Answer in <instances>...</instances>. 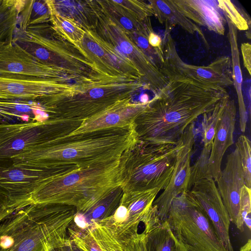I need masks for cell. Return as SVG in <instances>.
<instances>
[{"label":"cell","instance_id":"obj_1","mask_svg":"<svg viewBox=\"0 0 251 251\" xmlns=\"http://www.w3.org/2000/svg\"><path fill=\"white\" fill-rule=\"evenodd\" d=\"M168 80L134 121L135 131L142 142L176 143L189 125L228 94L225 88L176 77Z\"/></svg>","mask_w":251,"mask_h":251},{"label":"cell","instance_id":"obj_2","mask_svg":"<svg viewBox=\"0 0 251 251\" xmlns=\"http://www.w3.org/2000/svg\"><path fill=\"white\" fill-rule=\"evenodd\" d=\"M139 141L133 124L59 137L2 163L33 170L72 171L117 160Z\"/></svg>","mask_w":251,"mask_h":251},{"label":"cell","instance_id":"obj_3","mask_svg":"<svg viewBox=\"0 0 251 251\" xmlns=\"http://www.w3.org/2000/svg\"><path fill=\"white\" fill-rule=\"evenodd\" d=\"M76 213L71 206L33 204L0 221V251H49L70 242L68 229Z\"/></svg>","mask_w":251,"mask_h":251},{"label":"cell","instance_id":"obj_4","mask_svg":"<svg viewBox=\"0 0 251 251\" xmlns=\"http://www.w3.org/2000/svg\"><path fill=\"white\" fill-rule=\"evenodd\" d=\"M119 159L48 178L31 194L25 207L60 204L73 206L77 212L87 211L120 186Z\"/></svg>","mask_w":251,"mask_h":251},{"label":"cell","instance_id":"obj_5","mask_svg":"<svg viewBox=\"0 0 251 251\" xmlns=\"http://www.w3.org/2000/svg\"><path fill=\"white\" fill-rule=\"evenodd\" d=\"M182 136L174 144L139 141L120 158V187L124 192L164 190L171 177Z\"/></svg>","mask_w":251,"mask_h":251},{"label":"cell","instance_id":"obj_6","mask_svg":"<svg viewBox=\"0 0 251 251\" xmlns=\"http://www.w3.org/2000/svg\"><path fill=\"white\" fill-rule=\"evenodd\" d=\"M167 220L189 251H228L218 238L205 212L190 191L173 200Z\"/></svg>","mask_w":251,"mask_h":251},{"label":"cell","instance_id":"obj_7","mask_svg":"<svg viewBox=\"0 0 251 251\" xmlns=\"http://www.w3.org/2000/svg\"><path fill=\"white\" fill-rule=\"evenodd\" d=\"M82 122L51 117L44 121L1 122L0 162L51 140L68 135Z\"/></svg>","mask_w":251,"mask_h":251},{"label":"cell","instance_id":"obj_8","mask_svg":"<svg viewBox=\"0 0 251 251\" xmlns=\"http://www.w3.org/2000/svg\"><path fill=\"white\" fill-rule=\"evenodd\" d=\"M171 32L165 31L163 40L164 63L160 67L167 77L186 79L208 86L226 88L233 85L231 58L222 56L207 66L184 62L179 56Z\"/></svg>","mask_w":251,"mask_h":251},{"label":"cell","instance_id":"obj_9","mask_svg":"<svg viewBox=\"0 0 251 251\" xmlns=\"http://www.w3.org/2000/svg\"><path fill=\"white\" fill-rule=\"evenodd\" d=\"M160 191L154 188L124 192L114 212L96 224L118 240L129 237L138 232L140 223L146 220Z\"/></svg>","mask_w":251,"mask_h":251},{"label":"cell","instance_id":"obj_10","mask_svg":"<svg viewBox=\"0 0 251 251\" xmlns=\"http://www.w3.org/2000/svg\"><path fill=\"white\" fill-rule=\"evenodd\" d=\"M63 173L60 170H33L0 163V201L7 214L25 207L31 194L46 180Z\"/></svg>","mask_w":251,"mask_h":251},{"label":"cell","instance_id":"obj_11","mask_svg":"<svg viewBox=\"0 0 251 251\" xmlns=\"http://www.w3.org/2000/svg\"><path fill=\"white\" fill-rule=\"evenodd\" d=\"M65 79H40L0 75V100L36 101L43 106L50 100L72 90Z\"/></svg>","mask_w":251,"mask_h":251},{"label":"cell","instance_id":"obj_12","mask_svg":"<svg viewBox=\"0 0 251 251\" xmlns=\"http://www.w3.org/2000/svg\"><path fill=\"white\" fill-rule=\"evenodd\" d=\"M72 71L45 63L27 51L14 39L0 51V75L67 79L63 77V74Z\"/></svg>","mask_w":251,"mask_h":251},{"label":"cell","instance_id":"obj_13","mask_svg":"<svg viewBox=\"0 0 251 251\" xmlns=\"http://www.w3.org/2000/svg\"><path fill=\"white\" fill-rule=\"evenodd\" d=\"M182 136L183 144L177 152L174 170L169 183L152 203L161 221L167 219L173 200L182 193L188 191L191 157L195 138L194 124L189 125Z\"/></svg>","mask_w":251,"mask_h":251},{"label":"cell","instance_id":"obj_14","mask_svg":"<svg viewBox=\"0 0 251 251\" xmlns=\"http://www.w3.org/2000/svg\"><path fill=\"white\" fill-rule=\"evenodd\" d=\"M189 191L205 212L224 247L228 251H234L229 233L230 218L214 179L201 180Z\"/></svg>","mask_w":251,"mask_h":251},{"label":"cell","instance_id":"obj_15","mask_svg":"<svg viewBox=\"0 0 251 251\" xmlns=\"http://www.w3.org/2000/svg\"><path fill=\"white\" fill-rule=\"evenodd\" d=\"M224 169L216 181L218 190L232 222L241 231H244L239 219L242 188L245 185L242 160L236 148L226 158Z\"/></svg>","mask_w":251,"mask_h":251},{"label":"cell","instance_id":"obj_16","mask_svg":"<svg viewBox=\"0 0 251 251\" xmlns=\"http://www.w3.org/2000/svg\"><path fill=\"white\" fill-rule=\"evenodd\" d=\"M131 97L119 100L98 114L84 120L69 135H78L134 124L147 102L131 103Z\"/></svg>","mask_w":251,"mask_h":251},{"label":"cell","instance_id":"obj_17","mask_svg":"<svg viewBox=\"0 0 251 251\" xmlns=\"http://www.w3.org/2000/svg\"><path fill=\"white\" fill-rule=\"evenodd\" d=\"M236 116L235 103L229 96L215 133L209 157V173L215 182L221 171L223 157L233 143Z\"/></svg>","mask_w":251,"mask_h":251},{"label":"cell","instance_id":"obj_18","mask_svg":"<svg viewBox=\"0 0 251 251\" xmlns=\"http://www.w3.org/2000/svg\"><path fill=\"white\" fill-rule=\"evenodd\" d=\"M143 223L147 251H189L176 235L167 219L162 221L159 220L153 206Z\"/></svg>","mask_w":251,"mask_h":251},{"label":"cell","instance_id":"obj_19","mask_svg":"<svg viewBox=\"0 0 251 251\" xmlns=\"http://www.w3.org/2000/svg\"><path fill=\"white\" fill-rule=\"evenodd\" d=\"M172 0L179 11L196 24L219 35H225L226 19L208 2L200 0Z\"/></svg>","mask_w":251,"mask_h":251},{"label":"cell","instance_id":"obj_20","mask_svg":"<svg viewBox=\"0 0 251 251\" xmlns=\"http://www.w3.org/2000/svg\"><path fill=\"white\" fill-rule=\"evenodd\" d=\"M153 15L158 22L164 25L165 31L171 32L176 25L191 34H198L205 45L208 42L200 27L183 15L172 0H149Z\"/></svg>","mask_w":251,"mask_h":251},{"label":"cell","instance_id":"obj_21","mask_svg":"<svg viewBox=\"0 0 251 251\" xmlns=\"http://www.w3.org/2000/svg\"><path fill=\"white\" fill-rule=\"evenodd\" d=\"M123 193L120 186H118L87 211L76 212L71 226L78 229H84L109 217L119 206Z\"/></svg>","mask_w":251,"mask_h":251},{"label":"cell","instance_id":"obj_22","mask_svg":"<svg viewBox=\"0 0 251 251\" xmlns=\"http://www.w3.org/2000/svg\"><path fill=\"white\" fill-rule=\"evenodd\" d=\"M0 118L3 121H44L49 118V115L42 105L36 101L0 100Z\"/></svg>","mask_w":251,"mask_h":251},{"label":"cell","instance_id":"obj_23","mask_svg":"<svg viewBox=\"0 0 251 251\" xmlns=\"http://www.w3.org/2000/svg\"><path fill=\"white\" fill-rule=\"evenodd\" d=\"M224 15L228 25L227 38L231 53L233 85L237 93L238 101L240 128L244 132L246 130L248 116L242 89L243 78L237 43V29L227 17L225 14Z\"/></svg>","mask_w":251,"mask_h":251},{"label":"cell","instance_id":"obj_24","mask_svg":"<svg viewBox=\"0 0 251 251\" xmlns=\"http://www.w3.org/2000/svg\"><path fill=\"white\" fill-rule=\"evenodd\" d=\"M25 0H1L0 3V51L14 39Z\"/></svg>","mask_w":251,"mask_h":251},{"label":"cell","instance_id":"obj_25","mask_svg":"<svg viewBox=\"0 0 251 251\" xmlns=\"http://www.w3.org/2000/svg\"><path fill=\"white\" fill-rule=\"evenodd\" d=\"M48 6L52 30L75 47H81V44L85 33V30L74 20L60 14L52 7L49 5Z\"/></svg>","mask_w":251,"mask_h":251},{"label":"cell","instance_id":"obj_26","mask_svg":"<svg viewBox=\"0 0 251 251\" xmlns=\"http://www.w3.org/2000/svg\"><path fill=\"white\" fill-rule=\"evenodd\" d=\"M50 14L46 0H25L18 21L20 31L30 26L43 24L50 21Z\"/></svg>","mask_w":251,"mask_h":251},{"label":"cell","instance_id":"obj_27","mask_svg":"<svg viewBox=\"0 0 251 251\" xmlns=\"http://www.w3.org/2000/svg\"><path fill=\"white\" fill-rule=\"evenodd\" d=\"M145 233H136L122 240H118L109 234H105L101 245L105 251H147Z\"/></svg>","mask_w":251,"mask_h":251},{"label":"cell","instance_id":"obj_28","mask_svg":"<svg viewBox=\"0 0 251 251\" xmlns=\"http://www.w3.org/2000/svg\"><path fill=\"white\" fill-rule=\"evenodd\" d=\"M229 96L228 94L224 97L214 105L211 110L202 115L201 133L204 146L212 144L218 123Z\"/></svg>","mask_w":251,"mask_h":251},{"label":"cell","instance_id":"obj_29","mask_svg":"<svg viewBox=\"0 0 251 251\" xmlns=\"http://www.w3.org/2000/svg\"><path fill=\"white\" fill-rule=\"evenodd\" d=\"M212 144L203 146L200 156L195 164L190 167L188 191L197 182L203 179L212 178L209 171V157Z\"/></svg>","mask_w":251,"mask_h":251},{"label":"cell","instance_id":"obj_30","mask_svg":"<svg viewBox=\"0 0 251 251\" xmlns=\"http://www.w3.org/2000/svg\"><path fill=\"white\" fill-rule=\"evenodd\" d=\"M217 2V6L227 17L237 30L248 31L250 29L251 19L245 12L230 0H219Z\"/></svg>","mask_w":251,"mask_h":251},{"label":"cell","instance_id":"obj_31","mask_svg":"<svg viewBox=\"0 0 251 251\" xmlns=\"http://www.w3.org/2000/svg\"><path fill=\"white\" fill-rule=\"evenodd\" d=\"M236 146L242 160L244 184L248 188L251 189V141L248 137L242 135L238 138Z\"/></svg>","mask_w":251,"mask_h":251},{"label":"cell","instance_id":"obj_32","mask_svg":"<svg viewBox=\"0 0 251 251\" xmlns=\"http://www.w3.org/2000/svg\"><path fill=\"white\" fill-rule=\"evenodd\" d=\"M251 189L244 185L241 189L239 211L240 222L244 229L246 226L251 230Z\"/></svg>","mask_w":251,"mask_h":251},{"label":"cell","instance_id":"obj_33","mask_svg":"<svg viewBox=\"0 0 251 251\" xmlns=\"http://www.w3.org/2000/svg\"><path fill=\"white\" fill-rule=\"evenodd\" d=\"M148 40L150 45L156 50L160 54L164 56L163 40L161 37L153 31L151 27L148 33Z\"/></svg>","mask_w":251,"mask_h":251},{"label":"cell","instance_id":"obj_34","mask_svg":"<svg viewBox=\"0 0 251 251\" xmlns=\"http://www.w3.org/2000/svg\"><path fill=\"white\" fill-rule=\"evenodd\" d=\"M241 50L242 54L244 64L249 72L251 75V46L249 43H244L241 44Z\"/></svg>","mask_w":251,"mask_h":251},{"label":"cell","instance_id":"obj_35","mask_svg":"<svg viewBox=\"0 0 251 251\" xmlns=\"http://www.w3.org/2000/svg\"><path fill=\"white\" fill-rule=\"evenodd\" d=\"M49 251H75L74 246L72 242H71L67 246H64L61 248H59L58 249H56L54 250H52ZM75 251H83L78 248L75 249Z\"/></svg>","mask_w":251,"mask_h":251},{"label":"cell","instance_id":"obj_36","mask_svg":"<svg viewBox=\"0 0 251 251\" xmlns=\"http://www.w3.org/2000/svg\"><path fill=\"white\" fill-rule=\"evenodd\" d=\"M8 216L9 215H8L7 214V213L4 210V209L2 203L0 201V221L3 220Z\"/></svg>","mask_w":251,"mask_h":251},{"label":"cell","instance_id":"obj_37","mask_svg":"<svg viewBox=\"0 0 251 251\" xmlns=\"http://www.w3.org/2000/svg\"><path fill=\"white\" fill-rule=\"evenodd\" d=\"M251 243L249 239L248 242L240 249V251H251Z\"/></svg>","mask_w":251,"mask_h":251},{"label":"cell","instance_id":"obj_38","mask_svg":"<svg viewBox=\"0 0 251 251\" xmlns=\"http://www.w3.org/2000/svg\"><path fill=\"white\" fill-rule=\"evenodd\" d=\"M4 122L2 119H1L0 118V123L1 122Z\"/></svg>","mask_w":251,"mask_h":251}]
</instances>
